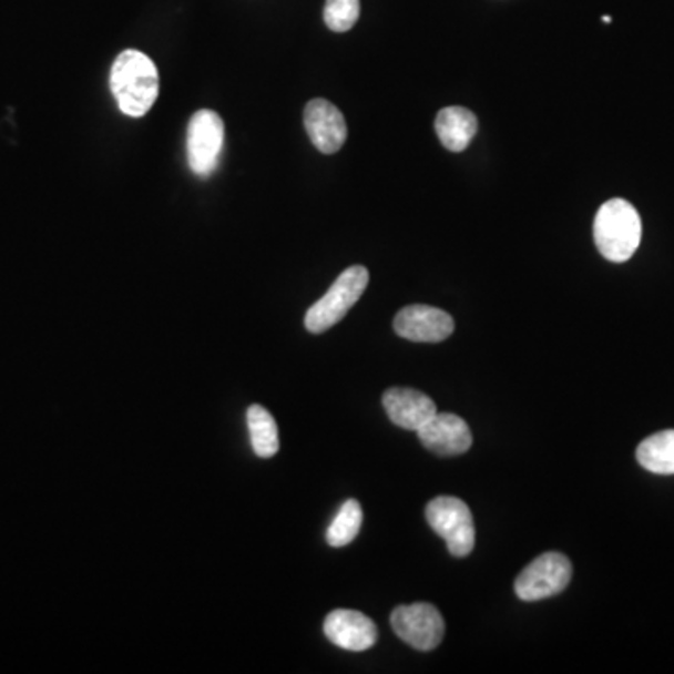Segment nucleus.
<instances>
[{
    "instance_id": "f257e3e1",
    "label": "nucleus",
    "mask_w": 674,
    "mask_h": 674,
    "mask_svg": "<svg viewBox=\"0 0 674 674\" xmlns=\"http://www.w3.org/2000/svg\"><path fill=\"white\" fill-rule=\"evenodd\" d=\"M109 86L122 113L141 119L151 111L160 94L156 64L145 53L126 49L113 62Z\"/></svg>"
},
{
    "instance_id": "f03ea898",
    "label": "nucleus",
    "mask_w": 674,
    "mask_h": 674,
    "mask_svg": "<svg viewBox=\"0 0 674 674\" xmlns=\"http://www.w3.org/2000/svg\"><path fill=\"white\" fill-rule=\"evenodd\" d=\"M643 225L635 206L624 200H611L598 211L594 241L598 249L611 263H626L637 252Z\"/></svg>"
},
{
    "instance_id": "7ed1b4c3",
    "label": "nucleus",
    "mask_w": 674,
    "mask_h": 674,
    "mask_svg": "<svg viewBox=\"0 0 674 674\" xmlns=\"http://www.w3.org/2000/svg\"><path fill=\"white\" fill-rule=\"evenodd\" d=\"M368 284L369 272L366 266H350L344 274H339L328 293L307 309L304 319L307 330L312 334H323L337 325L345 315L349 314L350 307L360 300Z\"/></svg>"
},
{
    "instance_id": "20e7f679",
    "label": "nucleus",
    "mask_w": 674,
    "mask_h": 674,
    "mask_svg": "<svg viewBox=\"0 0 674 674\" xmlns=\"http://www.w3.org/2000/svg\"><path fill=\"white\" fill-rule=\"evenodd\" d=\"M429 527L445 540L453 556L472 553L476 543L474 521L469 506L456 497H437L426 508Z\"/></svg>"
},
{
    "instance_id": "39448f33",
    "label": "nucleus",
    "mask_w": 674,
    "mask_h": 674,
    "mask_svg": "<svg viewBox=\"0 0 674 674\" xmlns=\"http://www.w3.org/2000/svg\"><path fill=\"white\" fill-rule=\"evenodd\" d=\"M225 145V126L222 116L201 109L190 121L187 126V163L193 175L206 178L216 171L219 157Z\"/></svg>"
},
{
    "instance_id": "423d86ee",
    "label": "nucleus",
    "mask_w": 674,
    "mask_h": 674,
    "mask_svg": "<svg viewBox=\"0 0 674 674\" xmlns=\"http://www.w3.org/2000/svg\"><path fill=\"white\" fill-rule=\"evenodd\" d=\"M572 581V562L562 553H545L515 579V594L524 602L556 596Z\"/></svg>"
},
{
    "instance_id": "0eeeda50",
    "label": "nucleus",
    "mask_w": 674,
    "mask_h": 674,
    "mask_svg": "<svg viewBox=\"0 0 674 674\" xmlns=\"http://www.w3.org/2000/svg\"><path fill=\"white\" fill-rule=\"evenodd\" d=\"M390 621L396 635L416 651H435L445 637V619L431 603L399 605Z\"/></svg>"
},
{
    "instance_id": "6e6552de",
    "label": "nucleus",
    "mask_w": 674,
    "mask_h": 674,
    "mask_svg": "<svg viewBox=\"0 0 674 674\" xmlns=\"http://www.w3.org/2000/svg\"><path fill=\"white\" fill-rule=\"evenodd\" d=\"M394 330L416 344H439L453 334V319L439 307L407 306L396 315Z\"/></svg>"
},
{
    "instance_id": "1a4fd4ad",
    "label": "nucleus",
    "mask_w": 674,
    "mask_h": 674,
    "mask_svg": "<svg viewBox=\"0 0 674 674\" xmlns=\"http://www.w3.org/2000/svg\"><path fill=\"white\" fill-rule=\"evenodd\" d=\"M304 126L315 149L323 154H336L347 141V122L344 113L323 98L307 103L304 111Z\"/></svg>"
},
{
    "instance_id": "9d476101",
    "label": "nucleus",
    "mask_w": 674,
    "mask_h": 674,
    "mask_svg": "<svg viewBox=\"0 0 674 674\" xmlns=\"http://www.w3.org/2000/svg\"><path fill=\"white\" fill-rule=\"evenodd\" d=\"M416 433H418L421 445L445 458L469 452L470 446H472V433H470L467 421L452 412H437Z\"/></svg>"
},
{
    "instance_id": "9b49d317",
    "label": "nucleus",
    "mask_w": 674,
    "mask_h": 674,
    "mask_svg": "<svg viewBox=\"0 0 674 674\" xmlns=\"http://www.w3.org/2000/svg\"><path fill=\"white\" fill-rule=\"evenodd\" d=\"M325 635L344 651L364 652L377 643V626L366 614L337 609L326 616Z\"/></svg>"
},
{
    "instance_id": "f8f14e48",
    "label": "nucleus",
    "mask_w": 674,
    "mask_h": 674,
    "mask_svg": "<svg viewBox=\"0 0 674 674\" xmlns=\"http://www.w3.org/2000/svg\"><path fill=\"white\" fill-rule=\"evenodd\" d=\"M386 415L398 428L407 431H418L423 428L435 415L437 405L426 394L410 388H391L382 396Z\"/></svg>"
},
{
    "instance_id": "ddd939ff",
    "label": "nucleus",
    "mask_w": 674,
    "mask_h": 674,
    "mask_svg": "<svg viewBox=\"0 0 674 674\" xmlns=\"http://www.w3.org/2000/svg\"><path fill=\"white\" fill-rule=\"evenodd\" d=\"M435 130L440 143L450 152H463L478 132V119L464 108L440 109Z\"/></svg>"
},
{
    "instance_id": "4468645a",
    "label": "nucleus",
    "mask_w": 674,
    "mask_h": 674,
    "mask_svg": "<svg viewBox=\"0 0 674 674\" xmlns=\"http://www.w3.org/2000/svg\"><path fill=\"white\" fill-rule=\"evenodd\" d=\"M637 461L654 474H674V429L644 439L637 448Z\"/></svg>"
},
{
    "instance_id": "2eb2a0df",
    "label": "nucleus",
    "mask_w": 674,
    "mask_h": 674,
    "mask_svg": "<svg viewBox=\"0 0 674 674\" xmlns=\"http://www.w3.org/2000/svg\"><path fill=\"white\" fill-rule=\"evenodd\" d=\"M247 428H249L253 450L259 458L268 459L276 456L279 450V435L274 416L265 407L252 405L247 409Z\"/></svg>"
},
{
    "instance_id": "dca6fc26",
    "label": "nucleus",
    "mask_w": 674,
    "mask_h": 674,
    "mask_svg": "<svg viewBox=\"0 0 674 674\" xmlns=\"http://www.w3.org/2000/svg\"><path fill=\"white\" fill-rule=\"evenodd\" d=\"M361 519H364V513H361L360 502L353 499L347 500L326 530V542L330 543L331 548L349 545L360 532Z\"/></svg>"
},
{
    "instance_id": "f3484780",
    "label": "nucleus",
    "mask_w": 674,
    "mask_h": 674,
    "mask_svg": "<svg viewBox=\"0 0 674 674\" xmlns=\"http://www.w3.org/2000/svg\"><path fill=\"white\" fill-rule=\"evenodd\" d=\"M358 18H360V0H326L325 23L330 31H350Z\"/></svg>"
},
{
    "instance_id": "a211bd4d",
    "label": "nucleus",
    "mask_w": 674,
    "mask_h": 674,
    "mask_svg": "<svg viewBox=\"0 0 674 674\" xmlns=\"http://www.w3.org/2000/svg\"><path fill=\"white\" fill-rule=\"evenodd\" d=\"M603 23H611V18L609 16H603Z\"/></svg>"
}]
</instances>
